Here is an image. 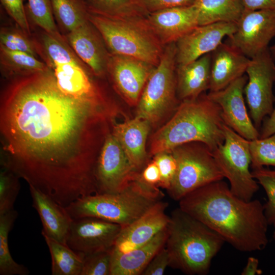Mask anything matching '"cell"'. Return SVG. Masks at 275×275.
<instances>
[{
	"label": "cell",
	"instance_id": "83f0119b",
	"mask_svg": "<svg viewBox=\"0 0 275 275\" xmlns=\"http://www.w3.org/2000/svg\"><path fill=\"white\" fill-rule=\"evenodd\" d=\"M53 17L63 36L89 20V11L82 0H50Z\"/></svg>",
	"mask_w": 275,
	"mask_h": 275
},
{
	"label": "cell",
	"instance_id": "60d3db41",
	"mask_svg": "<svg viewBox=\"0 0 275 275\" xmlns=\"http://www.w3.org/2000/svg\"><path fill=\"white\" fill-rule=\"evenodd\" d=\"M170 259L168 251L163 246L150 261L142 275H162L169 266Z\"/></svg>",
	"mask_w": 275,
	"mask_h": 275
},
{
	"label": "cell",
	"instance_id": "9c48e42d",
	"mask_svg": "<svg viewBox=\"0 0 275 275\" xmlns=\"http://www.w3.org/2000/svg\"><path fill=\"white\" fill-rule=\"evenodd\" d=\"M170 152L176 161L177 170L167 191L175 201H179L193 190L224 178L212 151L203 143H185Z\"/></svg>",
	"mask_w": 275,
	"mask_h": 275
},
{
	"label": "cell",
	"instance_id": "9a60e30c",
	"mask_svg": "<svg viewBox=\"0 0 275 275\" xmlns=\"http://www.w3.org/2000/svg\"><path fill=\"white\" fill-rule=\"evenodd\" d=\"M248 81L244 74L225 88L209 92V98L221 107L225 124L244 139L251 141L259 138V131L249 116L244 99V89Z\"/></svg>",
	"mask_w": 275,
	"mask_h": 275
},
{
	"label": "cell",
	"instance_id": "484cf974",
	"mask_svg": "<svg viewBox=\"0 0 275 275\" xmlns=\"http://www.w3.org/2000/svg\"><path fill=\"white\" fill-rule=\"evenodd\" d=\"M199 25L217 22L237 23L244 9L241 0H197Z\"/></svg>",
	"mask_w": 275,
	"mask_h": 275
},
{
	"label": "cell",
	"instance_id": "5bb4252c",
	"mask_svg": "<svg viewBox=\"0 0 275 275\" xmlns=\"http://www.w3.org/2000/svg\"><path fill=\"white\" fill-rule=\"evenodd\" d=\"M122 227L93 217L73 219L66 244L82 255L112 249Z\"/></svg>",
	"mask_w": 275,
	"mask_h": 275
},
{
	"label": "cell",
	"instance_id": "44dd1931",
	"mask_svg": "<svg viewBox=\"0 0 275 275\" xmlns=\"http://www.w3.org/2000/svg\"><path fill=\"white\" fill-rule=\"evenodd\" d=\"M250 59L227 43L211 52L209 92L221 90L244 74Z\"/></svg>",
	"mask_w": 275,
	"mask_h": 275
},
{
	"label": "cell",
	"instance_id": "d4e9b609",
	"mask_svg": "<svg viewBox=\"0 0 275 275\" xmlns=\"http://www.w3.org/2000/svg\"><path fill=\"white\" fill-rule=\"evenodd\" d=\"M167 227L146 244L129 252L113 254L111 275H139L157 252L165 246Z\"/></svg>",
	"mask_w": 275,
	"mask_h": 275
},
{
	"label": "cell",
	"instance_id": "f1b7e54d",
	"mask_svg": "<svg viewBox=\"0 0 275 275\" xmlns=\"http://www.w3.org/2000/svg\"><path fill=\"white\" fill-rule=\"evenodd\" d=\"M48 246L51 258L52 275H81L82 256L67 245L42 235Z\"/></svg>",
	"mask_w": 275,
	"mask_h": 275
},
{
	"label": "cell",
	"instance_id": "836d02e7",
	"mask_svg": "<svg viewBox=\"0 0 275 275\" xmlns=\"http://www.w3.org/2000/svg\"><path fill=\"white\" fill-rule=\"evenodd\" d=\"M252 169L264 166L275 167V133L249 141Z\"/></svg>",
	"mask_w": 275,
	"mask_h": 275
},
{
	"label": "cell",
	"instance_id": "8fae6325",
	"mask_svg": "<svg viewBox=\"0 0 275 275\" xmlns=\"http://www.w3.org/2000/svg\"><path fill=\"white\" fill-rule=\"evenodd\" d=\"M269 48L250 59L245 72L248 81L244 94L250 117L259 131L264 119L273 109L275 95V63Z\"/></svg>",
	"mask_w": 275,
	"mask_h": 275
},
{
	"label": "cell",
	"instance_id": "d6986e66",
	"mask_svg": "<svg viewBox=\"0 0 275 275\" xmlns=\"http://www.w3.org/2000/svg\"><path fill=\"white\" fill-rule=\"evenodd\" d=\"M168 203L158 202L146 213L122 229L113 248V254L124 253L143 245L166 228L170 216L166 213Z\"/></svg>",
	"mask_w": 275,
	"mask_h": 275
},
{
	"label": "cell",
	"instance_id": "7dc6e473",
	"mask_svg": "<svg viewBox=\"0 0 275 275\" xmlns=\"http://www.w3.org/2000/svg\"><path fill=\"white\" fill-rule=\"evenodd\" d=\"M274 226V232H273V238L274 239V241H275V220L273 221V222L272 223V224Z\"/></svg>",
	"mask_w": 275,
	"mask_h": 275
},
{
	"label": "cell",
	"instance_id": "30bf717a",
	"mask_svg": "<svg viewBox=\"0 0 275 275\" xmlns=\"http://www.w3.org/2000/svg\"><path fill=\"white\" fill-rule=\"evenodd\" d=\"M224 143L212 151L214 159L230 183L232 193L245 201H250L258 190V183L250 170L251 156L249 140L224 124Z\"/></svg>",
	"mask_w": 275,
	"mask_h": 275
},
{
	"label": "cell",
	"instance_id": "7bdbcfd3",
	"mask_svg": "<svg viewBox=\"0 0 275 275\" xmlns=\"http://www.w3.org/2000/svg\"><path fill=\"white\" fill-rule=\"evenodd\" d=\"M244 11L275 9V0H241Z\"/></svg>",
	"mask_w": 275,
	"mask_h": 275
},
{
	"label": "cell",
	"instance_id": "8d00e7d4",
	"mask_svg": "<svg viewBox=\"0 0 275 275\" xmlns=\"http://www.w3.org/2000/svg\"><path fill=\"white\" fill-rule=\"evenodd\" d=\"M113 248L82 255L81 275H111Z\"/></svg>",
	"mask_w": 275,
	"mask_h": 275
},
{
	"label": "cell",
	"instance_id": "3957f363",
	"mask_svg": "<svg viewBox=\"0 0 275 275\" xmlns=\"http://www.w3.org/2000/svg\"><path fill=\"white\" fill-rule=\"evenodd\" d=\"M224 124L220 106L206 93L181 101L170 119L151 136L149 154L170 152L194 142L203 143L213 151L224 142Z\"/></svg>",
	"mask_w": 275,
	"mask_h": 275
},
{
	"label": "cell",
	"instance_id": "b9f144b4",
	"mask_svg": "<svg viewBox=\"0 0 275 275\" xmlns=\"http://www.w3.org/2000/svg\"><path fill=\"white\" fill-rule=\"evenodd\" d=\"M140 176L142 180L146 184L152 187H159L160 179V172L154 160L145 165L140 172Z\"/></svg>",
	"mask_w": 275,
	"mask_h": 275
},
{
	"label": "cell",
	"instance_id": "ab89813d",
	"mask_svg": "<svg viewBox=\"0 0 275 275\" xmlns=\"http://www.w3.org/2000/svg\"><path fill=\"white\" fill-rule=\"evenodd\" d=\"M197 0H135L137 6L146 14L154 12L193 5Z\"/></svg>",
	"mask_w": 275,
	"mask_h": 275
},
{
	"label": "cell",
	"instance_id": "2e32d148",
	"mask_svg": "<svg viewBox=\"0 0 275 275\" xmlns=\"http://www.w3.org/2000/svg\"><path fill=\"white\" fill-rule=\"evenodd\" d=\"M155 67L134 58L110 53L107 74L118 93L129 105L134 106Z\"/></svg>",
	"mask_w": 275,
	"mask_h": 275
},
{
	"label": "cell",
	"instance_id": "4316f807",
	"mask_svg": "<svg viewBox=\"0 0 275 275\" xmlns=\"http://www.w3.org/2000/svg\"><path fill=\"white\" fill-rule=\"evenodd\" d=\"M0 67L2 74L9 79L49 69L43 61L32 54L11 51L1 46Z\"/></svg>",
	"mask_w": 275,
	"mask_h": 275
},
{
	"label": "cell",
	"instance_id": "4dcf8cb0",
	"mask_svg": "<svg viewBox=\"0 0 275 275\" xmlns=\"http://www.w3.org/2000/svg\"><path fill=\"white\" fill-rule=\"evenodd\" d=\"M89 12L109 17L146 16L135 0H82Z\"/></svg>",
	"mask_w": 275,
	"mask_h": 275
},
{
	"label": "cell",
	"instance_id": "e0dca14e",
	"mask_svg": "<svg viewBox=\"0 0 275 275\" xmlns=\"http://www.w3.org/2000/svg\"><path fill=\"white\" fill-rule=\"evenodd\" d=\"M236 29V23L227 22L197 26L175 43L177 65L186 64L212 52Z\"/></svg>",
	"mask_w": 275,
	"mask_h": 275
},
{
	"label": "cell",
	"instance_id": "4fadbf2b",
	"mask_svg": "<svg viewBox=\"0 0 275 275\" xmlns=\"http://www.w3.org/2000/svg\"><path fill=\"white\" fill-rule=\"evenodd\" d=\"M136 172L121 145L109 133L100 151L95 168L98 194H115L123 189Z\"/></svg>",
	"mask_w": 275,
	"mask_h": 275
},
{
	"label": "cell",
	"instance_id": "bcb514c9",
	"mask_svg": "<svg viewBox=\"0 0 275 275\" xmlns=\"http://www.w3.org/2000/svg\"><path fill=\"white\" fill-rule=\"evenodd\" d=\"M271 56L275 60V44L269 47Z\"/></svg>",
	"mask_w": 275,
	"mask_h": 275
},
{
	"label": "cell",
	"instance_id": "d6a6232c",
	"mask_svg": "<svg viewBox=\"0 0 275 275\" xmlns=\"http://www.w3.org/2000/svg\"><path fill=\"white\" fill-rule=\"evenodd\" d=\"M0 46L11 51L28 53L38 58L31 36L26 35L20 28L1 27Z\"/></svg>",
	"mask_w": 275,
	"mask_h": 275
},
{
	"label": "cell",
	"instance_id": "ac0fdd59",
	"mask_svg": "<svg viewBox=\"0 0 275 275\" xmlns=\"http://www.w3.org/2000/svg\"><path fill=\"white\" fill-rule=\"evenodd\" d=\"M63 37L94 76L101 78L107 75L110 53L100 34L89 19Z\"/></svg>",
	"mask_w": 275,
	"mask_h": 275
},
{
	"label": "cell",
	"instance_id": "277c9868",
	"mask_svg": "<svg viewBox=\"0 0 275 275\" xmlns=\"http://www.w3.org/2000/svg\"><path fill=\"white\" fill-rule=\"evenodd\" d=\"M166 248L169 266L189 275H204L225 241L216 232L179 207L170 216Z\"/></svg>",
	"mask_w": 275,
	"mask_h": 275
},
{
	"label": "cell",
	"instance_id": "52a82bcc",
	"mask_svg": "<svg viewBox=\"0 0 275 275\" xmlns=\"http://www.w3.org/2000/svg\"><path fill=\"white\" fill-rule=\"evenodd\" d=\"M146 16L109 17L89 12V19L111 54L134 58L156 66L165 46L148 25Z\"/></svg>",
	"mask_w": 275,
	"mask_h": 275
},
{
	"label": "cell",
	"instance_id": "e575fe53",
	"mask_svg": "<svg viewBox=\"0 0 275 275\" xmlns=\"http://www.w3.org/2000/svg\"><path fill=\"white\" fill-rule=\"evenodd\" d=\"M19 177L3 168L0 173V215L13 209L20 186Z\"/></svg>",
	"mask_w": 275,
	"mask_h": 275
},
{
	"label": "cell",
	"instance_id": "7c38bea8",
	"mask_svg": "<svg viewBox=\"0 0 275 275\" xmlns=\"http://www.w3.org/2000/svg\"><path fill=\"white\" fill-rule=\"evenodd\" d=\"M226 43L249 59L269 48L275 37V9L244 11Z\"/></svg>",
	"mask_w": 275,
	"mask_h": 275
},
{
	"label": "cell",
	"instance_id": "603a6c76",
	"mask_svg": "<svg viewBox=\"0 0 275 275\" xmlns=\"http://www.w3.org/2000/svg\"><path fill=\"white\" fill-rule=\"evenodd\" d=\"M29 188L33 206L38 213L42 223V235L66 244L73 219L65 208L50 197L31 185H29Z\"/></svg>",
	"mask_w": 275,
	"mask_h": 275
},
{
	"label": "cell",
	"instance_id": "f35d334b",
	"mask_svg": "<svg viewBox=\"0 0 275 275\" xmlns=\"http://www.w3.org/2000/svg\"><path fill=\"white\" fill-rule=\"evenodd\" d=\"M3 8L14 21L17 26L29 36L32 35L23 0H0Z\"/></svg>",
	"mask_w": 275,
	"mask_h": 275
},
{
	"label": "cell",
	"instance_id": "1f68e13d",
	"mask_svg": "<svg viewBox=\"0 0 275 275\" xmlns=\"http://www.w3.org/2000/svg\"><path fill=\"white\" fill-rule=\"evenodd\" d=\"M25 7L29 21L56 37L64 38L56 23L50 0H28Z\"/></svg>",
	"mask_w": 275,
	"mask_h": 275
},
{
	"label": "cell",
	"instance_id": "5b68a950",
	"mask_svg": "<svg viewBox=\"0 0 275 275\" xmlns=\"http://www.w3.org/2000/svg\"><path fill=\"white\" fill-rule=\"evenodd\" d=\"M163 196L159 187L145 183L138 173L118 193L82 197L65 208L72 219L93 217L119 224L123 228L142 216Z\"/></svg>",
	"mask_w": 275,
	"mask_h": 275
},
{
	"label": "cell",
	"instance_id": "f6af8a7d",
	"mask_svg": "<svg viewBox=\"0 0 275 275\" xmlns=\"http://www.w3.org/2000/svg\"><path fill=\"white\" fill-rule=\"evenodd\" d=\"M259 261L253 257L248 258L246 266L241 272L242 275H255L260 274L262 271L258 268Z\"/></svg>",
	"mask_w": 275,
	"mask_h": 275
},
{
	"label": "cell",
	"instance_id": "7402d4cb",
	"mask_svg": "<svg viewBox=\"0 0 275 275\" xmlns=\"http://www.w3.org/2000/svg\"><path fill=\"white\" fill-rule=\"evenodd\" d=\"M151 126L148 121L136 116L127 121L113 125L112 133L138 172H140L146 164V143Z\"/></svg>",
	"mask_w": 275,
	"mask_h": 275
},
{
	"label": "cell",
	"instance_id": "cb8c5ba5",
	"mask_svg": "<svg viewBox=\"0 0 275 275\" xmlns=\"http://www.w3.org/2000/svg\"><path fill=\"white\" fill-rule=\"evenodd\" d=\"M211 53L176 69L177 96L181 102L194 99L209 90Z\"/></svg>",
	"mask_w": 275,
	"mask_h": 275
},
{
	"label": "cell",
	"instance_id": "ba28073f",
	"mask_svg": "<svg viewBox=\"0 0 275 275\" xmlns=\"http://www.w3.org/2000/svg\"><path fill=\"white\" fill-rule=\"evenodd\" d=\"M176 46H165L160 61L150 75L136 105V116L157 124L166 115L175 112L180 101L176 90Z\"/></svg>",
	"mask_w": 275,
	"mask_h": 275
},
{
	"label": "cell",
	"instance_id": "7a4b0ae2",
	"mask_svg": "<svg viewBox=\"0 0 275 275\" xmlns=\"http://www.w3.org/2000/svg\"><path fill=\"white\" fill-rule=\"evenodd\" d=\"M179 207L218 233L235 249L260 251L268 243L269 223L258 200H243L234 195L223 180L189 193Z\"/></svg>",
	"mask_w": 275,
	"mask_h": 275
},
{
	"label": "cell",
	"instance_id": "d590c367",
	"mask_svg": "<svg viewBox=\"0 0 275 275\" xmlns=\"http://www.w3.org/2000/svg\"><path fill=\"white\" fill-rule=\"evenodd\" d=\"M252 174L265 191L267 201L263 204L269 225L275 220V170L263 167L253 169Z\"/></svg>",
	"mask_w": 275,
	"mask_h": 275
},
{
	"label": "cell",
	"instance_id": "f546056e",
	"mask_svg": "<svg viewBox=\"0 0 275 275\" xmlns=\"http://www.w3.org/2000/svg\"><path fill=\"white\" fill-rule=\"evenodd\" d=\"M18 213L13 209L0 215V274L28 275L30 271L12 258L8 246V236Z\"/></svg>",
	"mask_w": 275,
	"mask_h": 275
},
{
	"label": "cell",
	"instance_id": "ffe728a7",
	"mask_svg": "<svg viewBox=\"0 0 275 275\" xmlns=\"http://www.w3.org/2000/svg\"><path fill=\"white\" fill-rule=\"evenodd\" d=\"M145 18L152 31L164 46L176 43L199 25L198 11L194 4L151 13Z\"/></svg>",
	"mask_w": 275,
	"mask_h": 275
},
{
	"label": "cell",
	"instance_id": "ee69618b",
	"mask_svg": "<svg viewBox=\"0 0 275 275\" xmlns=\"http://www.w3.org/2000/svg\"><path fill=\"white\" fill-rule=\"evenodd\" d=\"M275 85V84H274ZM275 133V99L271 114L265 117L259 130V138L263 139Z\"/></svg>",
	"mask_w": 275,
	"mask_h": 275
},
{
	"label": "cell",
	"instance_id": "6da1fadb",
	"mask_svg": "<svg viewBox=\"0 0 275 275\" xmlns=\"http://www.w3.org/2000/svg\"><path fill=\"white\" fill-rule=\"evenodd\" d=\"M114 108L65 94L49 69L10 79L1 95L3 168L64 208L98 194L95 168Z\"/></svg>",
	"mask_w": 275,
	"mask_h": 275
},
{
	"label": "cell",
	"instance_id": "8992f818",
	"mask_svg": "<svg viewBox=\"0 0 275 275\" xmlns=\"http://www.w3.org/2000/svg\"><path fill=\"white\" fill-rule=\"evenodd\" d=\"M36 48L64 93L76 98L98 102L111 100L103 89L93 79L89 68L64 39L43 32L37 39Z\"/></svg>",
	"mask_w": 275,
	"mask_h": 275
},
{
	"label": "cell",
	"instance_id": "74e56055",
	"mask_svg": "<svg viewBox=\"0 0 275 275\" xmlns=\"http://www.w3.org/2000/svg\"><path fill=\"white\" fill-rule=\"evenodd\" d=\"M159 170L160 179L159 187L168 190L171 187L176 170V161L171 152H163L153 156Z\"/></svg>",
	"mask_w": 275,
	"mask_h": 275
}]
</instances>
